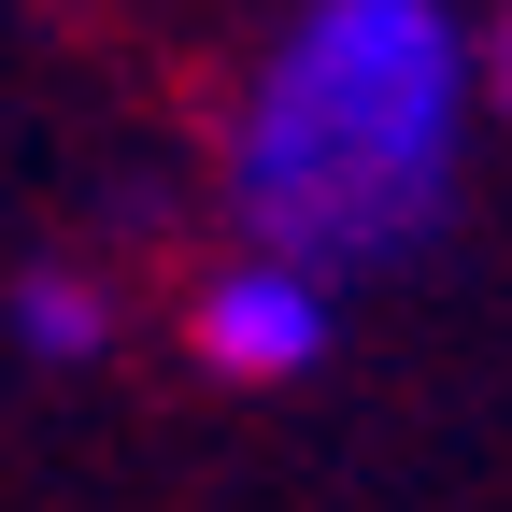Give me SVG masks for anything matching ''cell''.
Listing matches in <instances>:
<instances>
[{
	"label": "cell",
	"instance_id": "cell-1",
	"mask_svg": "<svg viewBox=\"0 0 512 512\" xmlns=\"http://www.w3.org/2000/svg\"><path fill=\"white\" fill-rule=\"evenodd\" d=\"M470 171V29L456 0H299L214 128V200L256 256L370 271L456 214Z\"/></svg>",
	"mask_w": 512,
	"mask_h": 512
},
{
	"label": "cell",
	"instance_id": "cell-2",
	"mask_svg": "<svg viewBox=\"0 0 512 512\" xmlns=\"http://www.w3.org/2000/svg\"><path fill=\"white\" fill-rule=\"evenodd\" d=\"M328 328H342V285L299 271V256H256V242H228L214 271L185 285V356L214 384H299L328 356Z\"/></svg>",
	"mask_w": 512,
	"mask_h": 512
},
{
	"label": "cell",
	"instance_id": "cell-3",
	"mask_svg": "<svg viewBox=\"0 0 512 512\" xmlns=\"http://www.w3.org/2000/svg\"><path fill=\"white\" fill-rule=\"evenodd\" d=\"M0 328H15V356H29V370H86V356L114 342V285H100V271H72V256H29V271L0 285Z\"/></svg>",
	"mask_w": 512,
	"mask_h": 512
},
{
	"label": "cell",
	"instance_id": "cell-4",
	"mask_svg": "<svg viewBox=\"0 0 512 512\" xmlns=\"http://www.w3.org/2000/svg\"><path fill=\"white\" fill-rule=\"evenodd\" d=\"M498 100H512V15H498Z\"/></svg>",
	"mask_w": 512,
	"mask_h": 512
}]
</instances>
